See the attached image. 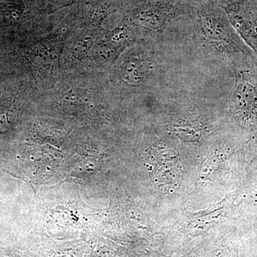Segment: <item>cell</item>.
<instances>
[{
    "mask_svg": "<svg viewBox=\"0 0 257 257\" xmlns=\"http://www.w3.org/2000/svg\"><path fill=\"white\" fill-rule=\"evenodd\" d=\"M192 257H235L232 246L222 239H215L197 248Z\"/></svg>",
    "mask_w": 257,
    "mask_h": 257,
    "instance_id": "obj_7",
    "label": "cell"
},
{
    "mask_svg": "<svg viewBox=\"0 0 257 257\" xmlns=\"http://www.w3.org/2000/svg\"><path fill=\"white\" fill-rule=\"evenodd\" d=\"M154 159L157 160V175L159 182L162 184H173L177 182L179 177L177 167L178 156L175 150L164 142H156L152 147Z\"/></svg>",
    "mask_w": 257,
    "mask_h": 257,
    "instance_id": "obj_6",
    "label": "cell"
},
{
    "mask_svg": "<svg viewBox=\"0 0 257 257\" xmlns=\"http://www.w3.org/2000/svg\"><path fill=\"white\" fill-rule=\"evenodd\" d=\"M211 93L194 89L190 109L164 125L165 133L184 143H198L207 137L210 126L199 110L210 99Z\"/></svg>",
    "mask_w": 257,
    "mask_h": 257,
    "instance_id": "obj_4",
    "label": "cell"
},
{
    "mask_svg": "<svg viewBox=\"0 0 257 257\" xmlns=\"http://www.w3.org/2000/svg\"><path fill=\"white\" fill-rule=\"evenodd\" d=\"M170 50L165 43L147 40L120 59L116 78L121 87L155 95L175 82Z\"/></svg>",
    "mask_w": 257,
    "mask_h": 257,
    "instance_id": "obj_2",
    "label": "cell"
},
{
    "mask_svg": "<svg viewBox=\"0 0 257 257\" xmlns=\"http://www.w3.org/2000/svg\"><path fill=\"white\" fill-rule=\"evenodd\" d=\"M91 45H92V42H91L90 39L79 42L77 46L74 49V55L79 57H82V55L87 53Z\"/></svg>",
    "mask_w": 257,
    "mask_h": 257,
    "instance_id": "obj_9",
    "label": "cell"
},
{
    "mask_svg": "<svg viewBox=\"0 0 257 257\" xmlns=\"http://www.w3.org/2000/svg\"><path fill=\"white\" fill-rule=\"evenodd\" d=\"M194 0H132L125 22L145 33L147 40L165 43L170 25L192 10Z\"/></svg>",
    "mask_w": 257,
    "mask_h": 257,
    "instance_id": "obj_3",
    "label": "cell"
},
{
    "mask_svg": "<svg viewBox=\"0 0 257 257\" xmlns=\"http://www.w3.org/2000/svg\"><path fill=\"white\" fill-rule=\"evenodd\" d=\"M187 28L189 38L202 57L221 65L239 55H255L214 0H194L188 15L176 20Z\"/></svg>",
    "mask_w": 257,
    "mask_h": 257,
    "instance_id": "obj_1",
    "label": "cell"
},
{
    "mask_svg": "<svg viewBox=\"0 0 257 257\" xmlns=\"http://www.w3.org/2000/svg\"><path fill=\"white\" fill-rule=\"evenodd\" d=\"M56 55V51L53 47L50 45H41L37 47L32 52L35 60L40 63H45L48 61L53 60L54 56Z\"/></svg>",
    "mask_w": 257,
    "mask_h": 257,
    "instance_id": "obj_8",
    "label": "cell"
},
{
    "mask_svg": "<svg viewBox=\"0 0 257 257\" xmlns=\"http://www.w3.org/2000/svg\"><path fill=\"white\" fill-rule=\"evenodd\" d=\"M240 38L257 55V0H214Z\"/></svg>",
    "mask_w": 257,
    "mask_h": 257,
    "instance_id": "obj_5",
    "label": "cell"
}]
</instances>
